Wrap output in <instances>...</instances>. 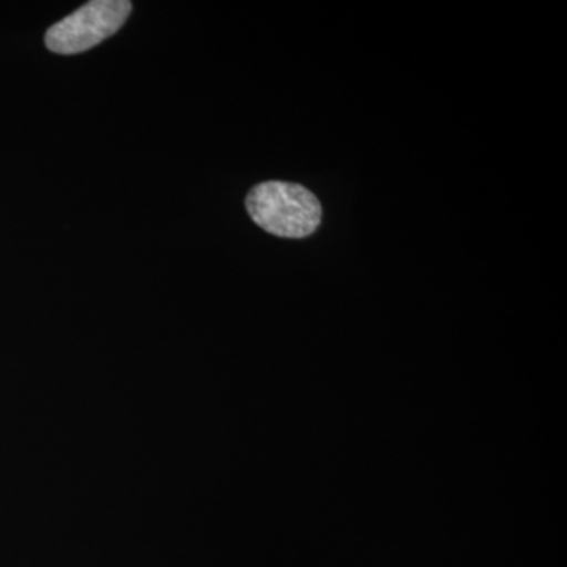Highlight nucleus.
Instances as JSON below:
<instances>
[{
	"mask_svg": "<svg viewBox=\"0 0 567 567\" xmlns=\"http://www.w3.org/2000/svg\"><path fill=\"white\" fill-rule=\"evenodd\" d=\"M246 210L260 229L281 238H306L322 223V205L305 186L264 182L246 196Z\"/></svg>",
	"mask_w": 567,
	"mask_h": 567,
	"instance_id": "obj_1",
	"label": "nucleus"
},
{
	"mask_svg": "<svg viewBox=\"0 0 567 567\" xmlns=\"http://www.w3.org/2000/svg\"><path fill=\"white\" fill-rule=\"evenodd\" d=\"M132 10L128 0H92L51 25L44 44L54 54H81L121 31Z\"/></svg>",
	"mask_w": 567,
	"mask_h": 567,
	"instance_id": "obj_2",
	"label": "nucleus"
}]
</instances>
